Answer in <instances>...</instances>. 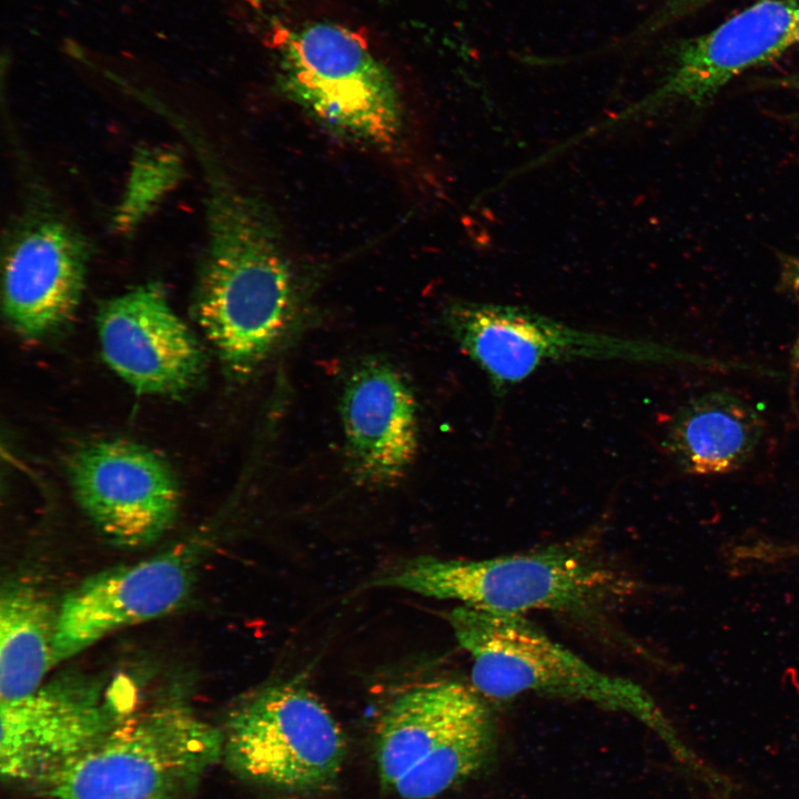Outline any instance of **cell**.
Here are the masks:
<instances>
[{
  "label": "cell",
  "mask_w": 799,
  "mask_h": 799,
  "mask_svg": "<svg viewBox=\"0 0 799 799\" xmlns=\"http://www.w3.org/2000/svg\"><path fill=\"white\" fill-rule=\"evenodd\" d=\"M203 172L208 241L193 314L225 371L241 380L262 366L292 331L301 291L264 206L218 163Z\"/></svg>",
  "instance_id": "obj_1"
},
{
  "label": "cell",
  "mask_w": 799,
  "mask_h": 799,
  "mask_svg": "<svg viewBox=\"0 0 799 799\" xmlns=\"http://www.w3.org/2000/svg\"><path fill=\"white\" fill-rule=\"evenodd\" d=\"M374 585L490 613L524 616L542 610L584 620L611 613L635 589L631 577L587 536L477 560L418 556Z\"/></svg>",
  "instance_id": "obj_2"
},
{
  "label": "cell",
  "mask_w": 799,
  "mask_h": 799,
  "mask_svg": "<svg viewBox=\"0 0 799 799\" xmlns=\"http://www.w3.org/2000/svg\"><path fill=\"white\" fill-rule=\"evenodd\" d=\"M448 621L472 659L473 688L483 697L506 700L530 692L590 702L638 719L684 765L695 761L640 685L595 668L525 616L461 605L449 613Z\"/></svg>",
  "instance_id": "obj_3"
},
{
  "label": "cell",
  "mask_w": 799,
  "mask_h": 799,
  "mask_svg": "<svg viewBox=\"0 0 799 799\" xmlns=\"http://www.w3.org/2000/svg\"><path fill=\"white\" fill-rule=\"evenodd\" d=\"M222 757V729L169 698L30 786L42 799H183Z\"/></svg>",
  "instance_id": "obj_4"
},
{
  "label": "cell",
  "mask_w": 799,
  "mask_h": 799,
  "mask_svg": "<svg viewBox=\"0 0 799 799\" xmlns=\"http://www.w3.org/2000/svg\"><path fill=\"white\" fill-rule=\"evenodd\" d=\"M375 762L383 787L402 799H432L494 758V715L473 687L425 682L397 695L380 717Z\"/></svg>",
  "instance_id": "obj_5"
},
{
  "label": "cell",
  "mask_w": 799,
  "mask_h": 799,
  "mask_svg": "<svg viewBox=\"0 0 799 799\" xmlns=\"http://www.w3.org/2000/svg\"><path fill=\"white\" fill-rule=\"evenodd\" d=\"M443 320L496 394L547 364L575 360L719 366L718 360L653 341L572 327L525 307L459 301L445 307Z\"/></svg>",
  "instance_id": "obj_6"
},
{
  "label": "cell",
  "mask_w": 799,
  "mask_h": 799,
  "mask_svg": "<svg viewBox=\"0 0 799 799\" xmlns=\"http://www.w3.org/2000/svg\"><path fill=\"white\" fill-rule=\"evenodd\" d=\"M285 92L340 133L381 148L398 141L402 107L390 71L352 31L316 22L277 44Z\"/></svg>",
  "instance_id": "obj_7"
},
{
  "label": "cell",
  "mask_w": 799,
  "mask_h": 799,
  "mask_svg": "<svg viewBox=\"0 0 799 799\" xmlns=\"http://www.w3.org/2000/svg\"><path fill=\"white\" fill-rule=\"evenodd\" d=\"M223 732V758L241 778L291 792L335 780L345 739L330 710L302 685L267 686L236 704Z\"/></svg>",
  "instance_id": "obj_8"
},
{
  "label": "cell",
  "mask_w": 799,
  "mask_h": 799,
  "mask_svg": "<svg viewBox=\"0 0 799 799\" xmlns=\"http://www.w3.org/2000/svg\"><path fill=\"white\" fill-rule=\"evenodd\" d=\"M130 684L80 670L61 672L32 694L0 702V772L31 785L77 757L134 710Z\"/></svg>",
  "instance_id": "obj_9"
},
{
  "label": "cell",
  "mask_w": 799,
  "mask_h": 799,
  "mask_svg": "<svg viewBox=\"0 0 799 799\" xmlns=\"http://www.w3.org/2000/svg\"><path fill=\"white\" fill-rule=\"evenodd\" d=\"M204 533L144 560L98 572L70 590L58 609L54 664L185 603L211 544Z\"/></svg>",
  "instance_id": "obj_10"
},
{
  "label": "cell",
  "mask_w": 799,
  "mask_h": 799,
  "mask_svg": "<svg viewBox=\"0 0 799 799\" xmlns=\"http://www.w3.org/2000/svg\"><path fill=\"white\" fill-rule=\"evenodd\" d=\"M73 495L111 545L138 549L173 526L181 494L174 472L151 448L124 439L85 444L68 461Z\"/></svg>",
  "instance_id": "obj_11"
},
{
  "label": "cell",
  "mask_w": 799,
  "mask_h": 799,
  "mask_svg": "<svg viewBox=\"0 0 799 799\" xmlns=\"http://www.w3.org/2000/svg\"><path fill=\"white\" fill-rule=\"evenodd\" d=\"M88 261V243L71 223L48 208H28L3 256L2 305L10 326L37 340L67 325L80 304Z\"/></svg>",
  "instance_id": "obj_12"
},
{
  "label": "cell",
  "mask_w": 799,
  "mask_h": 799,
  "mask_svg": "<svg viewBox=\"0 0 799 799\" xmlns=\"http://www.w3.org/2000/svg\"><path fill=\"white\" fill-rule=\"evenodd\" d=\"M102 356L136 393L176 395L203 373L204 353L158 284L105 302L98 315Z\"/></svg>",
  "instance_id": "obj_13"
},
{
  "label": "cell",
  "mask_w": 799,
  "mask_h": 799,
  "mask_svg": "<svg viewBox=\"0 0 799 799\" xmlns=\"http://www.w3.org/2000/svg\"><path fill=\"white\" fill-rule=\"evenodd\" d=\"M340 416L346 469L365 487L397 484L418 449V418L414 393L388 361L367 357L346 376Z\"/></svg>",
  "instance_id": "obj_14"
},
{
  "label": "cell",
  "mask_w": 799,
  "mask_h": 799,
  "mask_svg": "<svg viewBox=\"0 0 799 799\" xmlns=\"http://www.w3.org/2000/svg\"><path fill=\"white\" fill-rule=\"evenodd\" d=\"M799 44V0H759L680 44L674 67L646 102L702 104L746 70Z\"/></svg>",
  "instance_id": "obj_15"
},
{
  "label": "cell",
  "mask_w": 799,
  "mask_h": 799,
  "mask_svg": "<svg viewBox=\"0 0 799 799\" xmlns=\"http://www.w3.org/2000/svg\"><path fill=\"white\" fill-rule=\"evenodd\" d=\"M762 434L763 421L752 405L716 390L692 397L675 412L664 446L681 471L721 475L745 466Z\"/></svg>",
  "instance_id": "obj_16"
},
{
  "label": "cell",
  "mask_w": 799,
  "mask_h": 799,
  "mask_svg": "<svg viewBox=\"0 0 799 799\" xmlns=\"http://www.w3.org/2000/svg\"><path fill=\"white\" fill-rule=\"evenodd\" d=\"M58 607L36 585L8 579L0 593V701L23 698L54 664Z\"/></svg>",
  "instance_id": "obj_17"
},
{
  "label": "cell",
  "mask_w": 799,
  "mask_h": 799,
  "mask_svg": "<svg viewBox=\"0 0 799 799\" xmlns=\"http://www.w3.org/2000/svg\"><path fill=\"white\" fill-rule=\"evenodd\" d=\"M184 174L181 156L166 146L135 152L125 190L115 210L118 231H133L179 184Z\"/></svg>",
  "instance_id": "obj_18"
},
{
  "label": "cell",
  "mask_w": 799,
  "mask_h": 799,
  "mask_svg": "<svg viewBox=\"0 0 799 799\" xmlns=\"http://www.w3.org/2000/svg\"><path fill=\"white\" fill-rule=\"evenodd\" d=\"M714 1L715 0H660L654 14L636 31L630 33L631 40L651 36L668 24L696 12Z\"/></svg>",
  "instance_id": "obj_19"
},
{
  "label": "cell",
  "mask_w": 799,
  "mask_h": 799,
  "mask_svg": "<svg viewBox=\"0 0 799 799\" xmlns=\"http://www.w3.org/2000/svg\"><path fill=\"white\" fill-rule=\"evenodd\" d=\"M785 277L799 300V257L790 259L785 266Z\"/></svg>",
  "instance_id": "obj_20"
},
{
  "label": "cell",
  "mask_w": 799,
  "mask_h": 799,
  "mask_svg": "<svg viewBox=\"0 0 799 799\" xmlns=\"http://www.w3.org/2000/svg\"><path fill=\"white\" fill-rule=\"evenodd\" d=\"M778 82L781 87L790 89L799 95V70L778 79Z\"/></svg>",
  "instance_id": "obj_21"
}]
</instances>
